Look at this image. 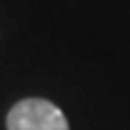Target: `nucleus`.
Segmentation results:
<instances>
[{"label":"nucleus","mask_w":130,"mask_h":130,"mask_svg":"<svg viewBox=\"0 0 130 130\" xmlns=\"http://www.w3.org/2000/svg\"><path fill=\"white\" fill-rule=\"evenodd\" d=\"M7 130H71L64 112L46 98H23L7 114Z\"/></svg>","instance_id":"obj_1"}]
</instances>
